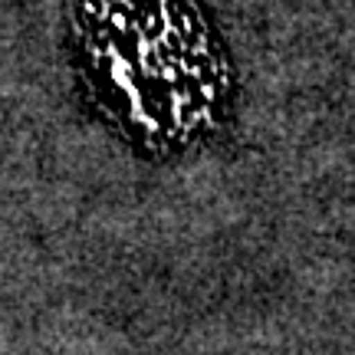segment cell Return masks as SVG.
I'll list each match as a JSON object with an SVG mask.
<instances>
[{"label": "cell", "mask_w": 355, "mask_h": 355, "mask_svg": "<svg viewBox=\"0 0 355 355\" xmlns=\"http://www.w3.org/2000/svg\"><path fill=\"white\" fill-rule=\"evenodd\" d=\"M89 86L132 139L188 145L214 125L227 63L191 0H76Z\"/></svg>", "instance_id": "cell-1"}]
</instances>
